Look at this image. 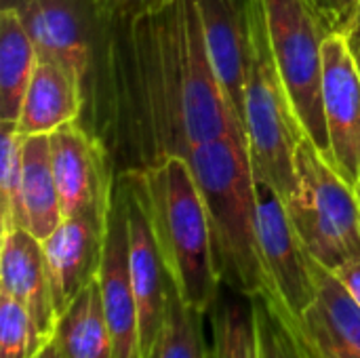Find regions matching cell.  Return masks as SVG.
<instances>
[{"mask_svg": "<svg viewBox=\"0 0 360 358\" xmlns=\"http://www.w3.org/2000/svg\"><path fill=\"white\" fill-rule=\"evenodd\" d=\"M150 116L162 154H188L224 137H245L213 68L198 0H173L135 21Z\"/></svg>", "mask_w": 360, "mask_h": 358, "instance_id": "6da1fadb", "label": "cell"}, {"mask_svg": "<svg viewBox=\"0 0 360 358\" xmlns=\"http://www.w3.org/2000/svg\"><path fill=\"white\" fill-rule=\"evenodd\" d=\"M141 194L167 279L179 298L207 314L219 298V272L209 213L194 171L184 154L156 156L141 171H131Z\"/></svg>", "mask_w": 360, "mask_h": 358, "instance_id": "7a4b0ae2", "label": "cell"}, {"mask_svg": "<svg viewBox=\"0 0 360 358\" xmlns=\"http://www.w3.org/2000/svg\"><path fill=\"white\" fill-rule=\"evenodd\" d=\"M200 188L217 272L240 298H268L257 226V188L247 141L224 137L186 154Z\"/></svg>", "mask_w": 360, "mask_h": 358, "instance_id": "3957f363", "label": "cell"}, {"mask_svg": "<svg viewBox=\"0 0 360 358\" xmlns=\"http://www.w3.org/2000/svg\"><path fill=\"white\" fill-rule=\"evenodd\" d=\"M249 2V68L243 124L251 167L283 200L295 188V152L306 137L278 74L262 0Z\"/></svg>", "mask_w": 360, "mask_h": 358, "instance_id": "277c9868", "label": "cell"}, {"mask_svg": "<svg viewBox=\"0 0 360 358\" xmlns=\"http://www.w3.org/2000/svg\"><path fill=\"white\" fill-rule=\"evenodd\" d=\"M289 219L321 266L338 270L360 257V205L354 188L304 137L295 152V188L285 200Z\"/></svg>", "mask_w": 360, "mask_h": 358, "instance_id": "5b68a950", "label": "cell"}, {"mask_svg": "<svg viewBox=\"0 0 360 358\" xmlns=\"http://www.w3.org/2000/svg\"><path fill=\"white\" fill-rule=\"evenodd\" d=\"M272 55L306 137L331 162L323 110L325 40L329 25L310 0H262Z\"/></svg>", "mask_w": 360, "mask_h": 358, "instance_id": "8992f818", "label": "cell"}, {"mask_svg": "<svg viewBox=\"0 0 360 358\" xmlns=\"http://www.w3.org/2000/svg\"><path fill=\"white\" fill-rule=\"evenodd\" d=\"M255 188L259 247L268 281L266 302L297 344L300 321L316 298L310 255L289 219L283 196L270 184L257 177Z\"/></svg>", "mask_w": 360, "mask_h": 358, "instance_id": "52a82bcc", "label": "cell"}, {"mask_svg": "<svg viewBox=\"0 0 360 358\" xmlns=\"http://www.w3.org/2000/svg\"><path fill=\"white\" fill-rule=\"evenodd\" d=\"M323 110L331 167L354 188L360 179V70L344 32H329L325 40Z\"/></svg>", "mask_w": 360, "mask_h": 358, "instance_id": "ba28073f", "label": "cell"}, {"mask_svg": "<svg viewBox=\"0 0 360 358\" xmlns=\"http://www.w3.org/2000/svg\"><path fill=\"white\" fill-rule=\"evenodd\" d=\"M114 358H139V314L129 270V226L122 186L114 184L103 224V249L97 270Z\"/></svg>", "mask_w": 360, "mask_h": 358, "instance_id": "9c48e42d", "label": "cell"}, {"mask_svg": "<svg viewBox=\"0 0 360 358\" xmlns=\"http://www.w3.org/2000/svg\"><path fill=\"white\" fill-rule=\"evenodd\" d=\"M49 143L63 219L80 213L105 215L116 181L101 146L76 120L49 133Z\"/></svg>", "mask_w": 360, "mask_h": 358, "instance_id": "30bf717a", "label": "cell"}, {"mask_svg": "<svg viewBox=\"0 0 360 358\" xmlns=\"http://www.w3.org/2000/svg\"><path fill=\"white\" fill-rule=\"evenodd\" d=\"M120 186L127 203L131 287L139 314V358H152L165 319L169 279L162 266V257L141 194L131 173L122 177Z\"/></svg>", "mask_w": 360, "mask_h": 358, "instance_id": "8fae6325", "label": "cell"}, {"mask_svg": "<svg viewBox=\"0 0 360 358\" xmlns=\"http://www.w3.org/2000/svg\"><path fill=\"white\" fill-rule=\"evenodd\" d=\"M316 298L300 321L306 358H360V306L333 270L310 257Z\"/></svg>", "mask_w": 360, "mask_h": 358, "instance_id": "7c38bea8", "label": "cell"}, {"mask_svg": "<svg viewBox=\"0 0 360 358\" xmlns=\"http://www.w3.org/2000/svg\"><path fill=\"white\" fill-rule=\"evenodd\" d=\"M103 224L105 215L99 213L72 215L65 217L49 238L42 241L44 266L57 321L63 317L76 295L97 276L103 249Z\"/></svg>", "mask_w": 360, "mask_h": 358, "instance_id": "4fadbf2b", "label": "cell"}, {"mask_svg": "<svg viewBox=\"0 0 360 358\" xmlns=\"http://www.w3.org/2000/svg\"><path fill=\"white\" fill-rule=\"evenodd\" d=\"M0 293H8L27 310L42 346L55 340L57 314L46 276L42 241L25 228L2 232Z\"/></svg>", "mask_w": 360, "mask_h": 358, "instance_id": "5bb4252c", "label": "cell"}, {"mask_svg": "<svg viewBox=\"0 0 360 358\" xmlns=\"http://www.w3.org/2000/svg\"><path fill=\"white\" fill-rule=\"evenodd\" d=\"M198 8L213 68L232 110L243 122L245 84L249 68V2L198 0Z\"/></svg>", "mask_w": 360, "mask_h": 358, "instance_id": "9a60e30c", "label": "cell"}, {"mask_svg": "<svg viewBox=\"0 0 360 358\" xmlns=\"http://www.w3.org/2000/svg\"><path fill=\"white\" fill-rule=\"evenodd\" d=\"M82 106V78L59 61L38 57L32 82L17 118L21 137L49 135L78 118Z\"/></svg>", "mask_w": 360, "mask_h": 358, "instance_id": "2e32d148", "label": "cell"}, {"mask_svg": "<svg viewBox=\"0 0 360 358\" xmlns=\"http://www.w3.org/2000/svg\"><path fill=\"white\" fill-rule=\"evenodd\" d=\"M17 6L38 57L59 61L84 80L91 49L74 8L65 0H19Z\"/></svg>", "mask_w": 360, "mask_h": 358, "instance_id": "e0dca14e", "label": "cell"}, {"mask_svg": "<svg viewBox=\"0 0 360 358\" xmlns=\"http://www.w3.org/2000/svg\"><path fill=\"white\" fill-rule=\"evenodd\" d=\"M63 222L59 192L53 175L49 135L23 137L21 228L38 241L49 238Z\"/></svg>", "mask_w": 360, "mask_h": 358, "instance_id": "ac0fdd59", "label": "cell"}, {"mask_svg": "<svg viewBox=\"0 0 360 358\" xmlns=\"http://www.w3.org/2000/svg\"><path fill=\"white\" fill-rule=\"evenodd\" d=\"M36 65L38 51L19 6L4 4L0 13V120L17 122Z\"/></svg>", "mask_w": 360, "mask_h": 358, "instance_id": "d6986e66", "label": "cell"}, {"mask_svg": "<svg viewBox=\"0 0 360 358\" xmlns=\"http://www.w3.org/2000/svg\"><path fill=\"white\" fill-rule=\"evenodd\" d=\"M55 342L65 358H114L97 276L76 295L57 321Z\"/></svg>", "mask_w": 360, "mask_h": 358, "instance_id": "ffe728a7", "label": "cell"}, {"mask_svg": "<svg viewBox=\"0 0 360 358\" xmlns=\"http://www.w3.org/2000/svg\"><path fill=\"white\" fill-rule=\"evenodd\" d=\"M200 319L202 314L192 310L169 281L165 319L152 358H209L200 331Z\"/></svg>", "mask_w": 360, "mask_h": 358, "instance_id": "44dd1931", "label": "cell"}, {"mask_svg": "<svg viewBox=\"0 0 360 358\" xmlns=\"http://www.w3.org/2000/svg\"><path fill=\"white\" fill-rule=\"evenodd\" d=\"M23 137L15 120H0V205L2 232L21 228Z\"/></svg>", "mask_w": 360, "mask_h": 358, "instance_id": "7402d4cb", "label": "cell"}, {"mask_svg": "<svg viewBox=\"0 0 360 358\" xmlns=\"http://www.w3.org/2000/svg\"><path fill=\"white\" fill-rule=\"evenodd\" d=\"M215 358H262L251 306L226 300L215 314Z\"/></svg>", "mask_w": 360, "mask_h": 358, "instance_id": "603a6c76", "label": "cell"}, {"mask_svg": "<svg viewBox=\"0 0 360 358\" xmlns=\"http://www.w3.org/2000/svg\"><path fill=\"white\" fill-rule=\"evenodd\" d=\"M42 348L27 310L8 293H0V358H34Z\"/></svg>", "mask_w": 360, "mask_h": 358, "instance_id": "cb8c5ba5", "label": "cell"}, {"mask_svg": "<svg viewBox=\"0 0 360 358\" xmlns=\"http://www.w3.org/2000/svg\"><path fill=\"white\" fill-rule=\"evenodd\" d=\"M249 302L253 310L262 358H306L302 354L300 346L289 335V331L274 317V312L270 310L264 298H255Z\"/></svg>", "mask_w": 360, "mask_h": 358, "instance_id": "d4e9b609", "label": "cell"}, {"mask_svg": "<svg viewBox=\"0 0 360 358\" xmlns=\"http://www.w3.org/2000/svg\"><path fill=\"white\" fill-rule=\"evenodd\" d=\"M169 2L173 0H93L99 15L116 21H131V23L165 8Z\"/></svg>", "mask_w": 360, "mask_h": 358, "instance_id": "484cf974", "label": "cell"}, {"mask_svg": "<svg viewBox=\"0 0 360 358\" xmlns=\"http://www.w3.org/2000/svg\"><path fill=\"white\" fill-rule=\"evenodd\" d=\"M360 0H321L319 13L331 32H346L354 19Z\"/></svg>", "mask_w": 360, "mask_h": 358, "instance_id": "4316f807", "label": "cell"}, {"mask_svg": "<svg viewBox=\"0 0 360 358\" xmlns=\"http://www.w3.org/2000/svg\"><path fill=\"white\" fill-rule=\"evenodd\" d=\"M335 276L344 283V287L350 291V295L356 300V304L360 306V257L344 264L342 268H338Z\"/></svg>", "mask_w": 360, "mask_h": 358, "instance_id": "83f0119b", "label": "cell"}, {"mask_svg": "<svg viewBox=\"0 0 360 358\" xmlns=\"http://www.w3.org/2000/svg\"><path fill=\"white\" fill-rule=\"evenodd\" d=\"M344 34H346V38H348L350 49L354 51V55H359L360 53V2H359L356 13H354V19H352V23H350V27H348Z\"/></svg>", "mask_w": 360, "mask_h": 358, "instance_id": "f1b7e54d", "label": "cell"}, {"mask_svg": "<svg viewBox=\"0 0 360 358\" xmlns=\"http://www.w3.org/2000/svg\"><path fill=\"white\" fill-rule=\"evenodd\" d=\"M34 358H65V357H63L61 348L57 346V342L53 340L51 344H46V346H44V348H42V350H40V352H38Z\"/></svg>", "mask_w": 360, "mask_h": 358, "instance_id": "f546056e", "label": "cell"}, {"mask_svg": "<svg viewBox=\"0 0 360 358\" xmlns=\"http://www.w3.org/2000/svg\"><path fill=\"white\" fill-rule=\"evenodd\" d=\"M354 194H356V198H359V205H360V179H359V184L354 186Z\"/></svg>", "mask_w": 360, "mask_h": 358, "instance_id": "4dcf8cb0", "label": "cell"}, {"mask_svg": "<svg viewBox=\"0 0 360 358\" xmlns=\"http://www.w3.org/2000/svg\"><path fill=\"white\" fill-rule=\"evenodd\" d=\"M310 2H312V4L316 6V11H319V2H321V0H310Z\"/></svg>", "mask_w": 360, "mask_h": 358, "instance_id": "1f68e13d", "label": "cell"}, {"mask_svg": "<svg viewBox=\"0 0 360 358\" xmlns=\"http://www.w3.org/2000/svg\"><path fill=\"white\" fill-rule=\"evenodd\" d=\"M356 63H359V70H360V53L356 55Z\"/></svg>", "mask_w": 360, "mask_h": 358, "instance_id": "d6a6232c", "label": "cell"}, {"mask_svg": "<svg viewBox=\"0 0 360 358\" xmlns=\"http://www.w3.org/2000/svg\"><path fill=\"white\" fill-rule=\"evenodd\" d=\"M6 4H11V0H6Z\"/></svg>", "mask_w": 360, "mask_h": 358, "instance_id": "836d02e7", "label": "cell"}, {"mask_svg": "<svg viewBox=\"0 0 360 358\" xmlns=\"http://www.w3.org/2000/svg\"><path fill=\"white\" fill-rule=\"evenodd\" d=\"M359 173H360V162H359Z\"/></svg>", "mask_w": 360, "mask_h": 358, "instance_id": "e575fe53", "label": "cell"}]
</instances>
